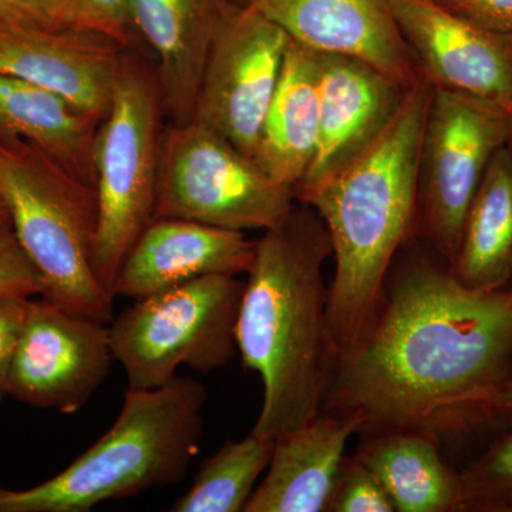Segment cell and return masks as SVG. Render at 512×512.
<instances>
[{
    "instance_id": "cell-1",
    "label": "cell",
    "mask_w": 512,
    "mask_h": 512,
    "mask_svg": "<svg viewBox=\"0 0 512 512\" xmlns=\"http://www.w3.org/2000/svg\"><path fill=\"white\" fill-rule=\"evenodd\" d=\"M511 379L512 282L467 288L416 237L390 266L372 326L336 357L322 410L356 416L360 436L421 430L444 444L500 426Z\"/></svg>"
},
{
    "instance_id": "cell-9",
    "label": "cell",
    "mask_w": 512,
    "mask_h": 512,
    "mask_svg": "<svg viewBox=\"0 0 512 512\" xmlns=\"http://www.w3.org/2000/svg\"><path fill=\"white\" fill-rule=\"evenodd\" d=\"M510 111L433 87L417 170L416 237L451 264L474 195L510 137Z\"/></svg>"
},
{
    "instance_id": "cell-25",
    "label": "cell",
    "mask_w": 512,
    "mask_h": 512,
    "mask_svg": "<svg viewBox=\"0 0 512 512\" xmlns=\"http://www.w3.org/2000/svg\"><path fill=\"white\" fill-rule=\"evenodd\" d=\"M0 20L26 28L79 30L113 37L79 0H0Z\"/></svg>"
},
{
    "instance_id": "cell-3",
    "label": "cell",
    "mask_w": 512,
    "mask_h": 512,
    "mask_svg": "<svg viewBox=\"0 0 512 512\" xmlns=\"http://www.w3.org/2000/svg\"><path fill=\"white\" fill-rule=\"evenodd\" d=\"M431 94L433 84L421 76L365 153L296 195L318 212L332 244L328 322L336 357L366 335L382 305L394 258L416 238L417 170Z\"/></svg>"
},
{
    "instance_id": "cell-2",
    "label": "cell",
    "mask_w": 512,
    "mask_h": 512,
    "mask_svg": "<svg viewBox=\"0 0 512 512\" xmlns=\"http://www.w3.org/2000/svg\"><path fill=\"white\" fill-rule=\"evenodd\" d=\"M330 256L328 229L302 202L256 241L235 338L242 363L261 377L251 433L262 439H281L322 412L336 360L323 278Z\"/></svg>"
},
{
    "instance_id": "cell-16",
    "label": "cell",
    "mask_w": 512,
    "mask_h": 512,
    "mask_svg": "<svg viewBox=\"0 0 512 512\" xmlns=\"http://www.w3.org/2000/svg\"><path fill=\"white\" fill-rule=\"evenodd\" d=\"M255 248L242 231L158 218L128 251L113 293L136 301L201 276L248 274Z\"/></svg>"
},
{
    "instance_id": "cell-27",
    "label": "cell",
    "mask_w": 512,
    "mask_h": 512,
    "mask_svg": "<svg viewBox=\"0 0 512 512\" xmlns=\"http://www.w3.org/2000/svg\"><path fill=\"white\" fill-rule=\"evenodd\" d=\"M43 279L16 238L12 224H0V295L42 296Z\"/></svg>"
},
{
    "instance_id": "cell-29",
    "label": "cell",
    "mask_w": 512,
    "mask_h": 512,
    "mask_svg": "<svg viewBox=\"0 0 512 512\" xmlns=\"http://www.w3.org/2000/svg\"><path fill=\"white\" fill-rule=\"evenodd\" d=\"M29 301L20 296L0 295V396L3 397L13 353L25 325Z\"/></svg>"
},
{
    "instance_id": "cell-7",
    "label": "cell",
    "mask_w": 512,
    "mask_h": 512,
    "mask_svg": "<svg viewBox=\"0 0 512 512\" xmlns=\"http://www.w3.org/2000/svg\"><path fill=\"white\" fill-rule=\"evenodd\" d=\"M245 282L208 275L136 299L110 322V346L128 389H156L180 366L198 373L227 365L237 350Z\"/></svg>"
},
{
    "instance_id": "cell-5",
    "label": "cell",
    "mask_w": 512,
    "mask_h": 512,
    "mask_svg": "<svg viewBox=\"0 0 512 512\" xmlns=\"http://www.w3.org/2000/svg\"><path fill=\"white\" fill-rule=\"evenodd\" d=\"M0 198L42 275V298L110 325L114 298L93 269L96 190L25 141L0 138Z\"/></svg>"
},
{
    "instance_id": "cell-22",
    "label": "cell",
    "mask_w": 512,
    "mask_h": 512,
    "mask_svg": "<svg viewBox=\"0 0 512 512\" xmlns=\"http://www.w3.org/2000/svg\"><path fill=\"white\" fill-rule=\"evenodd\" d=\"M448 265L461 284L478 291L512 282V154L507 146L485 171Z\"/></svg>"
},
{
    "instance_id": "cell-4",
    "label": "cell",
    "mask_w": 512,
    "mask_h": 512,
    "mask_svg": "<svg viewBox=\"0 0 512 512\" xmlns=\"http://www.w3.org/2000/svg\"><path fill=\"white\" fill-rule=\"evenodd\" d=\"M207 389L175 376L128 389L111 429L57 476L0 491V512H89L107 501L180 483L200 450Z\"/></svg>"
},
{
    "instance_id": "cell-26",
    "label": "cell",
    "mask_w": 512,
    "mask_h": 512,
    "mask_svg": "<svg viewBox=\"0 0 512 512\" xmlns=\"http://www.w3.org/2000/svg\"><path fill=\"white\" fill-rule=\"evenodd\" d=\"M328 512H396L379 477L355 457H345Z\"/></svg>"
},
{
    "instance_id": "cell-31",
    "label": "cell",
    "mask_w": 512,
    "mask_h": 512,
    "mask_svg": "<svg viewBox=\"0 0 512 512\" xmlns=\"http://www.w3.org/2000/svg\"><path fill=\"white\" fill-rule=\"evenodd\" d=\"M497 412L503 426L512 421V379L505 384L503 392L498 396Z\"/></svg>"
},
{
    "instance_id": "cell-35",
    "label": "cell",
    "mask_w": 512,
    "mask_h": 512,
    "mask_svg": "<svg viewBox=\"0 0 512 512\" xmlns=\"http://www.w3.org/2000/svg\"><path fill=\"white\" fill-rule=\"evenodd\" d=\"M2 400H3V396H0V403H2Z\"/></svg>"
},
{
    "instance_id": "cell-19",
    "label": "cell",
    "mask_w": 512,
    "mask_h": 512,
    "mask_svg": "<svg viewBox=\"0 0 512 512\" xmlns=\"http://www.w3.org/2000/svg\"><path fill=\"white\" fill-rule=\"evenodd\" d=\"M100 124L59 94L0 73V138L36 147L93 190Z\"/></svg>"
},
{
    "instance_id": "cell-33",
    "label": "cell",
    "mask_w": 512,
    "mask_h": 512,
    "mask_svg": "<svg viewBox=\"0 0 512 512\" xmlns=\"http://www.w3.org/2000/svg\"><path fill=\"white\" fill-rule=\"evenodd\" d=\"M510 116H511L510 137H508L507 147H508V150H510L511 154H512V111H511Z\"/></svg>"
},
{
    "instance_id": "cell-36",
    "label": "cell",
    "mask_w": 512,
    "mask_h": 512,
    "mask_svg": "<svg viewBox=\"0 0 512 512\" xmlns=\"http://www.w3.org/2000/svg\"><path fill=\"white\" fill-rule=\"evenodd\" d=\"M2 490H3V487H2V485H0V491H2Z\"/></svg>"
},
{
    "instance_id": "cell-30",
    "label": "cell",
    "mask_w": 512,
    "mask_h": 512,
    "mask_svg": "<svg viewBox=\"0 0 512 512\" xmlns=\"http://www.w3.org/2000/svg\"><path fill=\"white\" fill-rule=\"evenodd\" d=\"M114 39L127 49L137 50L140 40L131 25L130 0H79Z\"/></svg>"
},
{
    "instance_id": "cell-17",
    "label": "cell",
    "mask_w": 512,
    "mask_h": 512,
    "mask_svg": "<svg viewBox=\"0 0 512 512\" xmlns=\"http://www.w3.org/2000/svg\"><path fill=\"white\" fill-rule=\"evenodd\" d=\"M237 8L232 0H130L131 25L156 63L171 124L192 120L211 47Z\"/></svg>"
},
{
    "instance_id": "cell-18",
    "label": "cell",
    "mask_w": 512,
    "mask_h": 512,
    "mask_svg": "<svg viewBox=\"0 0 512 512\" xmlns=\"http://www.w3.org/2000/svg\"><path fill=\"white\" fill-rule=\"evenodd\" d=\"M356 416L320 412L275 441L271 463L244 512H328Z\"/></svg>"
},
{
    "instance_id": "cell-21",
    "label": "cell",
    "mask_w": 512,
    "mask_h": 512,
    "mask_svg": "<svg viewBox=\"0 0 512 512\" xmlns=\"http://www.w3.org/2000/svg\"><path fill=\"white\" fill-rule=\"evenodd\" d=\"M439 437L421 430L365 434L356 457L382 481L396 512H461L460 471Z\"/></svg>"
},
{
    "instance_id": "cell-8",
    "label": "cell",
    "mask_w": 512,
    "mask_h": 512,
    "mask_svg": "<svg viewBox=\"0 0 512 512\" xmlns=\"http://www.w3.org/2000/svg\"><path fill=\"white\" fill-rule=\"evenodd\" d=\"M295 204L292 187L276 183L210 128L191 120L165 130L153 220L264 232L281 224Z\"/></svg>"
},
{
    "instance_id": "cell-28",
    "label": "cell",
    "mask_w": 512,
    "mask_h": 512,
    "mask_svg": "<svg viewBox=\"0 0 512 512\" xmlns=\"http://www.w3.org/2000/svg\"><path fill=\"white\" fill-rule=\"evenodd\" d=\"M478 28L512 33V0H434Z\"/></svg>"
},
{
    "instance_id": "cell-6",
    "label": "cell",
    "mask_w": 512,
    "mask_h": 512,
    "mask_svg": "<svg viewBox=\"0 0 512 512\" xmlns=\"http://www.w3.org/2000/svg\"><path fill=\"white\" fill-rule=\"evenodd\" d=\"M164 117L156 72L128 52L96 144L93 269L113 298L121 264L154 218Z\"/></svg>"
},
{
    "instance_id": "cell-12",
    "label": "cell",
    "mask_w": 512,
    "mask_h": 512,
    "mask_svg": "<svg viewBox=\"0 0 512 512\" xmlns=\"http://www.w3.org/2000/svg\"><path fill=\"white\" fill-rule=\"evenodd\" d=\"M403 39L433 87L512 111V33L478 28L434 0H389Z\"/></svg>"
},
{
    "instance_id": "cell-32",
    "label": "cell",
    "mask_w": 512,
    "mask_h": 512,
    "mask_svg": "<svg viewBox=\"0 0 512 512\" xmlns=\"http://www.w3.org/2000/svg\"><path fill=\"white\" fill-rule=\"evenodd\" d=\"M0 224H10L9 212L6 210V205L2 198H0Z\"/></svg>"
},
{
    "instance_id": "cell-10",
    "label": "cell",
    "mask_w": 512,
    "mask_h": 512,
    "mask_svg": "<svg viewBox=\"0 0 512 512\" xmlns=\"http://www.w3.org/2000/svg\"><path fill=\"white\" fill-rule=\"evenodd\" d=\"M289 40L255 6H238L211 47L192 121L255 160Z\"/></svg>"
},
{
    "instance_id": "cell-11",
    "label": "cell",
    "mask_w": 512,
    "mask_h": 512,
    "mask_svg": "<svg viewBox=\"0 0 512 512\" xmlns=\"http://www.w3.org/2000/svg\"><path fill=\"white\" fill-rule=\"evenodd\" d=\"M113 360L106 323L32 298L5 396L37 409L76 413L100 389Z\"/></svg>"
},
{
    "instance_id": "cell-24",
    "label": "cell",
    "mask_w": 512,
    "mask_h": 512,
    "mask_svg": "<svg viewBox=\"0 0 512 512\" xmlns=\"http://www.w3.org/2000/svg\"><path fill=\"white\" fill-rule=\"evenodd\" d=\"M460 471L461 512H512V421Z\"/></svg>"
},
{
    "instance_id": "cell-15",
    "label": "cell",
    "mask_w": 512,
    "mask_h": 512,
    "mask_svg": "<svg viewBox=\"0 0 512 512\" xmlns=\"http://www.w3.org/2000/svg\"><path fill=\"white\" fill-rule=\"evenodd\" d=\"M251 5L315 52L355 57L406 86L423 76L389 0H252Z\"/></svg>"
},
{
    "instance_id": "cell-34",
    "label": "cell",
    "mask_w": 512,
    "mask_h": 512,
    "mask_svg": "<svg viewBox=\"0 0 512 512\" xmlns=\"http://www.w3.org/2000/svg\"><path fill=\"white\" fill-rule=\"evenodd\" d=\"M232 2L238 6H248L251 5L252 0H232Z\"/></svg>"
},
{
    "instance_id": "cell-13",
    "label": "cell",
    "mask_w": 512,
    "mask_h": 512,
    "mask_svg": "<svg viewBox=\"0 0 512 512\" xmlns=\"http://www.w3.org/2000/svg\"><path fill=\"white\" fill-rule=\"evenodd\" d=\"M128 52L101 33L26 28L0 20V73L59 94L101 121L109 113Z\"/></svg>"
},
{
    "instance_id": "cell-20",
    "label": "cell",
    "mask_w": 512,
    "mask_h": 512,
    "mask_svg": "<svg viewBox=\"0 0 512 512\" xmlns=\"http://www.w3.org/2000/svg\"><path fill=\"white\" fill-rule=\"evenodd\" d=\"M320 55L289 40L255 161L276 183L295 190L318 148Z\"/></svg>"
},
{
    "instance_id": "cell-23",
    "label": "cell",
    "mask_w": 512,
    "mask_h": 512,
    "mask_svg": "<svg viewBox=\"0 0 512 512\" xmlns=\"http://www.w3.org/2000/svg\"><path fill=\"white\" fill-rule=\"evenodd\" d=\"M275 441L249 433L228 440L201 464L190 490L173 512H244L259 478L271 463Z\"/></svg>"
},
{
    "instance_id": "cell-14",
    "label": "cell",
    "mask_w": 512,
    "mask_h": 512,
    "mask_svg": "<svg viewBox=\"0 0 512 512\" xmlns=\"http://www.w3.org/2000/svg\"><path fill=\"white\" fill-rule=\"evenodd\" d=\"M320 55L318 148L295 187L301 192L328 180L382 136L410 87L355 57Z\"/></svg>"
}]
</instances>
